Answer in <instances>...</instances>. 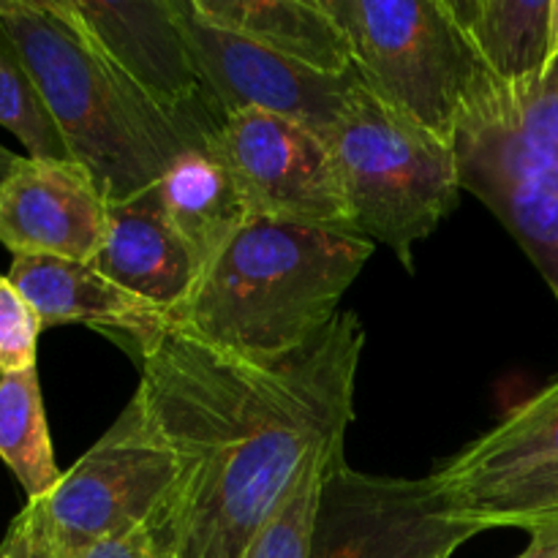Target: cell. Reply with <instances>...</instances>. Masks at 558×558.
Masks as SVG:
<instances>
[{
  "label": "cell",
  "mask_w": 558,
  "mask_h": 558,
  "mask_svg": "<svg viewBox=\"0 0 558 558\" xmlns=\"http://www.w3.org/2000/svg\"><path fill=\"white\" fill-rule=\"evenodd\" d=\"M365 327L341 311L316 343L256 363L169 325L140 352L147 420L178 458L150 529L161 558H243L314 456L347 439Z\"/></svg>",
  "instance_id": "obj_1"
},
{
  "label": "cell",
  "mask_w": 558,
  "mask_h": 558,
  "mask_svg": "<svg viewBox=\"0 0 558 558\" xmlns=\"http://www.w3.org/2000/svg\"><path fill=\"white\" fill-rule=\"evenodd\" d=\"M0 31L20 54L71 161L107 205L161 183L189 150L167 114L101 52L69 0H0Z\"/></svg>",
  "instance_id": "obj_2"
},
{
  "label": "cell",
  "mask_w": 558,
  "mask_h": 558,
  "mask_svg": "<svg viewBox=\"0 0 558 558\" xmlns=\"http://www.w3.org/2000/svg\"><path fill=\"white\" fill-rule=\"evenodd\" d=\"M371 256L365 238L254 218L205 267L172 325L240 357L278 363L319 341Z\"/></svg>",
  "instance_id": "obj_3"
},
{
  "label": "cell",
  "mask_w": 558,
  "mask_h": 558,
  "mask_svg": "<svg viewBox=\"0 0 558 558\" xmlns=\"http://www.w3.org/2000/svg\"><path fill=\"white\" fill-rule=\"evenodd\" d=\"M461 189L518 240L558 300V63L518 85L488 80L458 120Z\"/></svg>",
  "instance_id": "obj_4"
},
{
  "label": "cell",
  "mask_w": 558,
  "mask_h": 558,
  "mask_svg": "<svg viewBox=\"0 0 558 558\" xmlns=\"http://www.w3.org/2000/svg\"><path fill=\"white\" fill-rule=\"evenodd\" d=\"M352 44L365 90L452 147L469 98L488 80L450 0H325Z\"/></svg>",
  "instance_id": "obj_5"
},
{
  "label": "cell",
  "mask_w": 558,
  "mask_h": 558,
  "mask_svg": "<svg viewBox=\"0 0 558 558\" xmlns=\"http://www.w3.org/2000/svg\"><path fill=\"white\" fill-rule=\"evenodd\" d=\"M357 232L414 270L412 248L439 229L461 199L450 145L381 107L368 90L325 136Z\"/></svg>",
  "instance_id": "obj_6"
},
{
  "label": "cell",
  "mask_w": 558,
  "mask_h": 558,
  "mask_svg": "<svg viewBox=\"0 0 558 558\" xmlns=\"http://www.w3.org/2000/svg\"><path fill=\"white\" fill-rule=\"evenodd\" d=\"M178 472V458L134 396L47 499L58 556L74 558L101 539L150 526Z\"/></svg>",
  "instance_id": "obj_7"
},
{
  "label": "cell",
  "mask_w": 558,
  "mask_h": 558,
  "mask_svg": "<svg viewBox=\"0 0 558 558\" xmlns=\"http://www.w3.org/2000/svg\"><path fill=\"white\" fill-rule=\"evenodd\" d=\"M251 216L363 238L325 136L276 114L229 112L207 140Z\"/></svg>",
  "instance_id": "obj_8"
},
{
  "label": "cell",
  "mask_w": 558,
  "mask_h": 558,
  "mask_svg": "<svg viewBox=\"0 0 558 558\" xmlns=\"http://www.w3.org/2000/svg\"><path fill=\"white\" fill-rule=\"evenodd\" d=\"M483 534L445 512L428 477H376L332 458L311 558H450Z\"/></svg>",
  "instance_id": "obj_9"
},
{
  "label": "cell",
  "mask_w": 558,
  "mask_h": 558,
  "mask_svg": "<svg viewBox=\"0 0 558 558\" xmlns=\"http://www.w3.org/2000/svg\"><path fill=\"white\" fill-rule=\"evenodd\" d=\"M174 3L196 69L223 118L256 109L327 136L365 90L357 69L343 76L322 74L202 20L189 0Z\"/></svg>",
  "instance_id": "obj_10"
},
{
  "label": "cell",
  "mask_w": 558,
  "mask_h": 558,
  "mask_svg": "<svg viewBox=\"0 0 558 558\" xmlns=\"http://www.w3.org/2000/svg\"><path fill=\"white\" fill-rule=\"evenodd\" d=\"M114 69L161 109L189 147H205L223 114L185 41L174 0H69Z\"/></svg>",
  "instance_id": "obj_11"
},
{
  "label": "cell",
  "mask_w": 558,
  "mask_h": 558,
  "mask_svg": "<svg viewBox=\"0 0 558 558\" xmlns=\"http://www.w3.org/2000/svg\"><path fill=\"white\" fill-rule=\"evenodd\" d=\"M107 232V202L74 161L16 158L0 185V243L14 256L96 259Z\"/></svg>",
  "instance_id": "obj_12"
},
{
  "label": "cell",
  "mask_w": 558,
  "mask_h": 558,
  "mask_svg": "<svg viewBox=\"0 0 558 558\" xmlns=\"http://www.w3.org/2000/svg\"><path fill=\"white\" fill-rule=\"evenodd\" d=\"M558 466V376L428 474L447 515Z\"/></svg>",
  "instance_id": "obj_13"
},
{
  "label": "cell",
  "mask_w": 558,
  "mask_h": 558,
  "mask_svg": "<svg viewBox=\"0 0 558 558\" xmlns=\"http://www.w3.org/2000/svg\"><path fill=\"white\" fill-rule=\"evenodd\" d=\"M5 278L36 311L41 330L80 322L107 332L120 347L131 343L134 357L172 325V316L120 289L87 262L14 256Z\"/></svg>",
  "instance_id": "obj_14"
},
{
  "label": "cell",
  "mask_w": 558,
  "mask_h": 558,
  "mask_svg": "<svg viewBox=\"0 0 558 558\" xmlns=\"http://www.w3.org/2000/svg\"><path fill=\"white\" fill-rule=\"evenodd\" d=\"M90 265L172 319L189 303L202 276L194 251L163 213L158 189L107 205V232Z\"/></svg>",
  "instance_id": "obj_15"
},
{
  "label": "cell",
  "mask_w": 558,
  "mask_h": 558,
  "mask_svg": "<svg viewBox=\"0 0 558 558\" xmlns=\"http://www.w3.org/2000/svg\"><path fill=\"white\" fill-rule=\"evenodd\" d=\"M202 20L281 58L343 76L354 71L352 44L325 0H189Z\"/></svg>",
  "instance_id": "obj_16"
},
{
  "label": "cell",
  "mask_w": 558,
  "mask_h": 558,
  "mask_svg": "<svg viewBox=\"0 0 558 558\" xmlns=\"http://www.w3.org/2000/svg\"><path fill=\"white\" fill-rule=\"evenodd\" d=\"M485 74L532 82L558 63V0H450Z\"/></svg>",
  "instance_id": "obj_17"
},
{
  "label": "cell",
  "mask_w": 558,
  "mask_h": 558,
  "mask_svg": "<svg viewBox=\"0 0 558 558\" xmlns=\"http://www.w3.org/2000/svg\"><path fill=\"white\" fill-rule=\"evenodd\" d=\"M158 199L202 272L254 221L229 169L207 147H189L161 178Z\"/></svg>",
  "instance_id": "obj_18"
},
{
  "label": "cell",
  "mask_w": 558,
  "mask_h": 558,
  "mask_svg": "<svg viewBox=\"0 0 558 558\" xmlns=\"http://www.w3.org/2000/svg\"><path fill=\"white\" fill-rule=\"evenodd\" d=\"M0 461L20 480L27 501L49 499L63 480L54 463L36 365L0 376Z\"/></svg>",
  "instance_id": "obj_19"
},
{
  "label": "cell",
  "mask_w": 558,
  "mask_h": 558,
  "mask_svg": "<svg viewBox=\"0 0 558 558\" xmlns=\"http://www.w3.org/2000/svg\"><path fill=\"white\" fill-rule=\"evenodd\" d=\"M343 450H347V439L332 441L330 447L316 452L314 461L300 474L294 488L278 505L270 521L262 526V532L256 534L243 558H311V543H314L327 469H330L332 458Z\"/></svg>",
  "instance_id": "obj_20"
},
{
  "label": "cell",
  "mask_w": 558,
  "mask_h": 558,
  "mask_svg": "<svg viewBox=\"0 0 558 558\" xmlns=\"http://www.w3.org/2000/svg\"><path fill=\"white\" fill-rule=\"evenodd\" d=\"M0 125L25 145L31 158L71 161L58 125L49 118L31 74L0 31Z\"/></svg>",
  "instance_id": "obj_21"
},
{
  "label": "cell",
  "mask_w": 558,
  "mask_h": 558,
  "mask_svg": "<svg viewBox=\"0 0 558 558\" xmlns=\"http://www.w3.org/2000/svg\"><path fill=\"white\" fill-rule=\"evenodd\" d=\"M450 518L469 523L480 532H488V529L534 532L543 526H558V466L532 474Z\"/></svg>",
  "instance_id": "obj_22"
},
{
  "label": "cell",
  "mask_w": 558,
  "mask_h": 558,
  "mask_svg": "<svg viewBox=\"0 0 558 558\" xmlns=\"http://www.w3.org/2000/svg\"><path fill=\"white\" fill-rule=\"evenodd\" d=\"M38 332L36 311L9 278L0 276V376L36 365Z\"/></svg>",
  "instance_id": "obj_23"
},
{
  "label": "cell",
  "mask_w": 558,
  "mask_h": 558,
  "mask_svg": "<svg viewBox=\"0 0 558 558\" xmlns=\"http://www.w3.org/2000/svg\"><path fill=\"white\" fill-rule=\"evenodd\" d=\"M74 558H161V556H158L156 543H153L150 529L142 526L129 534H120V537L101 539V543L82 550V554Z\"/></svg>",
  "instance_id": "obj_24"
},
{
  "label": "cell",
  "mask_w": 558,
  "mask_h": 558,
  "mask_svg": "<svg viewBox=\"0 0 558 558\" xmlns=\"http://www.w3.org/2000/svg\"><path fill=\"white\" fill-rule=\"evenodd\" d=\"M27 518H31V537H27V558H60L52 539V523H49L47 499L27 501Z\"/></svg>",
  "instance_id": "obj_25"
},
{
  "label": "cell",
  "mask_w": 558,
  "mask_h": 558,
  "mask_svg": "<svg viewBox=\"0 0 558 558\" xmlns=\"http://www.w3.org/2000/svg\"><path fill=\"white\" fill-rule=\"evenodd\" d=\"M27 537H31V518H27V510H22L11 521L9 534L0 545V558H27Z\"/></svg>",
  "instance_id": "obj_26"
},
{
  "label": "cell",
  "mask_w": 558,
  "mask_h": 558,
  "mask_svg": "<svg viewBox=\"0 0 558 558\" xmlns=\"http://www.w3.org/2000/svg\"><path fill=\"white\" fill-rule=\"evenodd\" d=\"M532 543L518 558H558V526L534 529Z\"/></svg>",
  "instance_id": "obj_27"
},
{
  "label": "cell",
  "mask_w": 558,
  "mask_h": 558,
  "mask_svg": "<svg viewBox=\"0 0 558 558\" xmlns=\"http://www.w3.org/2000/svg\"><path fill=\"white\" fill-rule=\"evenodd\" d=\"M16 158H20V156H14V153H11L9 147L0 145V185H3V180L9 178V172H11V169H14Z\"/></svg>",
  "instance_id": "obj_28"
}]
</instances>
